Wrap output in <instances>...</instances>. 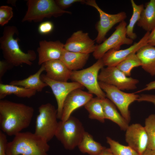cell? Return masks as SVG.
Masks as SVG:
<instances>
[{"label": "cell", "mask_w": 155, "mask_h": 155, "mask_svg": "<svg viewBox=\"0 0 155 155\" xmlns=\"http://www.w3.org/2000/svg\"><path fill=\"white\" fill-rule=\"evenodd\" d=\"M34 113L31 106L7 100H0V127L8 135H15L30 125Z\"/></svg>", "instance_id": "obj_1"}, {"label": "cell", "mask_w": 155, "mask_h": 155, "mask_svg": "<svg viewBox=\"0 0 155 155\" xmlns=\"http://www.w3.org/2000/svg\"><path fill=\"white\" fill-rule=\"evenodd\" d=\"M17 28L13 26H5L2 35L0 38V48L4 59L13 67L23 64L31 66L36 58V55L33 50H29L25 53L21 49L18 43V37L14 38L18 34Z\"/></svg>", "instance_id": "obj_2"}, {"label": "cell", "mask_w": 155, "mask_h": 155, "mask_svg": "<svg viewBox=\"0 0 155 155\" xmlns=\"http://www.w3.org/2000/svg\"><path fill=\"white\" fill-rule=\"evenodd\" d=\"M48 143L34 133L20 132L8 142L6 155H48Z\"/></svg>", "instance_id": "obj_3"}, {"label": "cell", "mask_w": 155, "mask_h": 155, "mask_svg": "<svg viewBox=\"0 0 155 155\" xmlns=\"http://www.w3.org/2000/svg\"><path fill=\"white\" fill-rule=\"evenodd\" d=\"M27 11L22 22H41L45 18L58 17L70 11L59 8L53 0H28Z\"/></svg>", "instance_id": "obj_4"}, {"label": "cell", "mask_w": 155, "mask_h": 155, "mask_svg": "<svg viewBox=\"0 0 155 155\" xmlns=\"http://www.w3.org/2000/svg\"><path fill=\"white\" fill-rule=\"evenodd\" d=\"M34 133L48 142L54 136L58 127L57 111L51 104H43L38 108Z\"/></svg>", "instance_id": "obj_5"}, {"label": "cell", "mask_w": 155, "mask_h": 155, "mask_svg": "<svg viewBox=\"0 0 155 155\" xmlns=\"http://www.w3.org/2000/svg\"><path fill=\"white\" fill-rule=\"evenodd\" d=\"M85 131L80 120L71 116L65 121L59 122L55 136L66 149L71 150L78 146Z\"/></svg>", "instance_id": "obj_6"}, {"label": "cell", "mask_w": 155, "mask_h": 155, "mask_svg": "<svg viewBox=\"0 0 155 155\" xmlns=\"http://www.w3.org/2000/svg\"><path fill=\"white\" fill-rule=\"evenodd\" d=\"M104 66L102 58L98 59L88 68L72 71L70 79L81 84L89 93L95 94L98 98H105L106 94L100 87L98 81L99 72Z\"/></svg>", "instance_id": "obj_7"}, {"label": "cell", "mask_w": 155, "mask_h": 155, "mask_svg": "<svg viewBox=\"0 0 155 155\" xmlns=\"http://www.w3.org/2000/svg\"><path fill=\"white\" fill-rule=\"evenodd\" d=\"M99 84L106 97L117 107L121 114L129 123L131 120L129 106L137 100L140 95L135 93L125 92L114 86L100 81Z\"/></svg>", "instance_id": "obj_8"}, {"label": "cell", "mask_w": 155, "mask_h": 155, "mask_svg": "<svg viewBox=\"0 0 155 155\" xmlns=\"http://www.w3.org/2000/svg\"><path fill=\"white\" fill-rule=\"evenodd\" d=\"M127 24L123 21L115 28V30L108 38L102 43L96 45L93 53L94 57L96 59H101L104 54L111 49L120 50L121 46L124 44L131 45L133 40L127 36Z\"/></svg>", "instance_id": "obj_9"}, {"label": "cell", "mask_w": 155, "mask_h": 155, "mask_svg": "<svg viewBox=\"0 0 155 155\" xmlns=\"http://www.w3.org/2000/svg\"><path fill=\"white\" fill-rule=\"evenodd\" d=\"M85 3L95 8L99 14L100 20L95 26L98 32L95 40L99 44L106 39V34L114 26L124 21L127 17L126 13L124 11L115 14H110L105 12L99 7L94 0L86 1Z\"/></svg>", "instance_id": "obj_10"}, {"label": "cell", "mask_w": 155, "mask_h": 155, "mask_svg": "<svg viewBox=\"0 0 155 155\" xmlns=\"http://www.w3.org/2000/svg\"><path fill=\"white\" fill-rule=\"evenodd\" d=\"M100 70L98 76L99 81L114 86L121 90L137 88L139 80L127 76L116 66L104 67Z\"/></svg>", "instance_id": "obj_11"}, {"label": "cell", "mask_w": 155, "mask_h": 155, "mask_svg": "<svg viewBox=\"0 0 155 155\" xmlns=\"http://www.w3.org/2000/svg\"><path fill=\"white\" fill-rule=\"evenodd\" d=\"M40 78L42 81L50 87L53 92L57 105V117L61 119L63 104L68 95L73 90L81 89L84 86L75 82H61L53 80L43 74L41 75Z\"/></svg>", "instance_id": "obj_12"}, {"label": "cell", "mask_w": 155, "mask_h": 155, "mask_svg": "<svg viewBox=\"0 0 155 155\" xmlns=\"http://www.w3.org/2000/svg\"><path fill=\"white\" fill-rule=\"evenodd\" d=\"M150 32H146L137 42L124 49H111L106 53L102 59L104 66L108 67L116 66L120 63L131 55L136 53L142 47L148 44Z\"/></svg>", "instance_id": "obj_13"}, {"label": "cell", "mask_w": 155, "mask_h": 155, "mask_svg": "<svg viewBox=\"0 0 155 155\" xmlns=\"http://www.w3.org/2000/svg\"><path fill=\"white\" fill-rule=\"evenodd\" d=\"M125 140L128 144L139 155L147 149L148 138L144 127L139 123L129 125L125 131Z\"/></svg>", "instance_id": "obj_14"}, {"label": "cell", "mask_w": 155, "mask_h": 155, "mask_svg": "<svg viewBox=\"0 0 155 155\" xmlns=\"http://www.w3.org/2000/svg\"><path fill=\"white\" fill-rule=\"evenodd\" d=\"M96 46L94 40L88 33L79 30L73 33L67 40L64 49L69 51L90 54L94 51Z\"/></svg>", "instance_id": "obj_15"}, {"label": "cell", "mask_w": 155, "mask_h": 155, "mask_svg": "<svg viewBox=\"0 0 155 155\" xmlns=\"http://www.w3.org/2000/svg\"><path fill=\"white\" fill-rule=\"evenodd\" d=\"M93 97L92 94L82 90H75L67 96L64 102L61 120L66 121L77 109L84 105Z\"/></svg>", "instance_id": "obj_16"}, {"label": "cell", "mask_w": 155, "mask_h": 155, "mask_svg": "<svg viewBox=\"0 0 155 155\" xmlns=\"http://www.w3.org/2000/svg\"><path fill=\"white\" fill-rule=\"evenodd\" d=\"M64 45L59 40L47 41L42 40L37 49L38 55V64L51 61L60 59L64 49Z\"/></svg>", "instance_id": "obj_17"}, {"label": "cell", "mask_w": 155, "mask_h": 155, "mask_svg": "<svg viewBox=\"0 0 155 155\" xmlns=\"http://www.w3.org/2000/svg\"><path fill=\"white\" fill-rule=\"evenodd\" d=\"M46 76L53 80L67 82L70 79L72 71L69 70L60 59L49 61L43 63Z\"/></svg>", "instance_id": "obj_18"}, {"label": "cell", "mask_w": 155, "mask_h": 155, "mask_svg": "<svg viewBox=\"0 0 155 155\" xmlns=\"http://www.w3.org/2000/svg\"><path fill=\"white\" fill-rule=\"evenodd\" d=\"M89 56V54L69 51L64 49L60 60L69 70L75 71L84 66Z\"/></svg>", "instance_id": "obj_19"}, {"label": "cell", "mask_w": 155, "mask_h": 155, "mask_svg": "<svg viewBox=\"0 0 155 155\" xmlns=\"http://www.w3.org/2000/svg\"><path fill=\"white\" fill-rule=\"evenodd\" d=\"M136 54L142 68L151 76L155 75V46L147 44L140 48Z\"/></svg>", "instance_id": "obj_20"}, {"label": "cell", "mask_w": 155, "mask_h": 155, "mask_svg": "<svg viewBox=\"0 0 155 155\" xmlns=\"http://www.w3.org/2000/svg\"><path fill=\"white\" fill-rule=\"evenodd\" d=\"M44 71H45V68L44 65L42 64L35 73L24 79L12 80L9 84L26 88L34 89L38 92H41L45 87L48 86L46 83L42 81L40 78L42 73Z\"/></svg>", "instance_id": "obj_21"}, {"label": "cell", "mask_w": 155, "mask_h": 155, "mask_svg": "<svg viewBox=\"0 0 155 155\" xmlns=\"http://www.w3.org/2000/svg\"><path fill=\"white\" fill-rule=\"evenodd\" d=\"M105 119L110 120L117 124L121 130L125 131L128 127L127 122L118 111L115 104L106 98L101 99Z\"/></svg>", "instance_id": "obj_22"}, {"label": "cell", "mask_w": 155, "mask_h": 155, "mask_svg": "<svg viewBox=\"0 0 155 155\" xmlns=\"http://www.w3.org/2000/svg\"><path fill=\"white\" fill-rule=\"evenodd\" d=\"M137 24L147 32H150L155 27V0L146 3Z\"/></svg>", "instance_id": "obj_23"}, {"label": "cell", "mask_w": 155, "mask_h": 155, "mask_svg": "<svg viewBox=\"0 0 155 155\" xmlns=\"http://www.w3.org/2000/svg\"><path fill=\"white\" fill-rule=\"evenodd\" d=\"M37 92L34 89L26 88L10 84L0 83L1 100L11 94H14L20 98H29L35 95Z\"/></svg>", "instance_id": "obj_24"}, {"label": "cell", "mask_w": 155, "mask_h": 155, "mask_svg": "<svg viewBox=\"0 0 155 155\" xmlns=\"http://www.w3.org/2000/svg\"><path fill=\"white\" fill-rule=\"evenodd\" d=\"M78 146L82 152L90 155H99L106 148L95 141L92 135L86 131Z\"/></svg>", "instance_id": "obj_25"}, {"label": "cell", "mask_w": 155, "mask_h": 155, "mask_svg": "<svg viewBox=\"0 0 155 155\" xmlns=\"http://www.w3.org/2000/svg\"><path fill=\"white\" fill-rule=\"evenodd\" d=\"M84 106L88 113L90 119L96 120L102 123L104 122L105 119L101 99L97 97H93Z\"/></svg>", "instance_id": "obj_26"}, {"label": "cell", "mask_w": 155, "mask_h": 155, "mask_svg": "<svg viewBox=\"0 0 155 155\" xmlns=\"http://www.w3.org/2000/svg\"><path fill=\"white\" fill-rule=\"evenodd\" d=\"M130 2L133 12L129 23L126 27V34L128 38L133 40L137 37L136 34L133 32L134 27L139 21L141 13L144 8L143 4L137 5L133 0H131Z\"/></svg>", "instance_id": "obj_27"}, {"label": "cell", "mask_w": 155, "mask_h": 155, "mask_svg": "<svg viewBox=\"0 0 155 155\" xmlns=\"http://www.w3.org/2000/svg\"><path fill=\"white\" fill-rule=\"evenodd\" d=\"M141 65V63L136 53H134L120 63L116 67L126 75L130 77L132 69Z\"/></svg>", "instance_id": "obj_28"}, {"label": "cell", "mask_w": 155, "mask_h": 155, "mask_svg": "<svg viewBox=\"0 0 155 155\" xmlns=\"http://www.w3.org/2000/svg\"><path fill=\"white\" fill-rule=\"evenodd\" d=\"M106 139L109 148L114 155H139L129 146L123 145L109 137H106Z\"/></svg>", "instance_id": "obj_29"}, {"label": "cell", "mask_w": 155, "mask_h": 155, "mask_svg": "<svg viewBox=\"0 0 155 155\" xmlns=\"http://www.w3.org/2000/svg\"><path fill=\"white\" fill-rule=\"evenodd\" d=\"M144 127L148 138L147 149L155 150V114L150 115L146 119Z\"/></svg>", "instance_id": "obj_30"}, {"label": "cell", "mask_w": 155, "mask_h": 155, "mask_svg": "<svg viewBox=\"0 0 155 155\" xmlns=\"http://www.w3.org/2000/svg\"><path fill=\"white\" fill-rule=\"evenodd\" d=\"M12 7L8 5H2L0 7V25L4 26L13 17Z\"/></svg>", "instance_id": "obj_31"}, {"label": "cell", "mask_w": 155, "mask_h": 155, "mask_svg": "<svg viewBox=\"0 0 155 155\" xmlns=\"http://www.w3.org/2000/svg\"><path fill=\"white\" fill-rule=\"evenodd\" d=\"M53 23L49 21L41 22L38 28V33L42 35H46L51 33L54 29Z\"/></svg>", "instance_id": "obj_32"}, {"label": "cell", "mask_w": 155, "mask_h": 155, "mask_svg": "<svg viewBox=\"0 0 155 155\" xmlns=\"http://www.w3.org/2000/svg\"><path fill=\"white\" fill-rule=\"evenodd\" d=\"M84 0H56L55 2L58 7L62 10L70 7L73 4L76 3L80 2L85 3Z\"/></svg>", "instance_id": "obj_33"}, {"label": "cell", "mask_w": 155, "mask_h": 155, "mask_svg": "<svg viewBox=\"0 0 155 155\" xmlns=\"http://www.w3.org/2000/svg\"><path fill=\"white\" fill-rule=\"evenodd\" d=\"M8 142L6 134L0 131V155H6V150Z\"/></svg>", "instance_id": "obj_34"}, {"label": "cell", "mask_w": 155, "mask_h": 155, "mask_svg": "<svg viewBox=\"0 0 155 155\" xmlns=\"http://www.w3.org/2000/svg\"><path fill=\"white\" fill-rule=\"evenodd\" d=\"M13 67L6 61L4 60L0 61V82L2 83V79L3 76L7 71Z\"/></svg>", "instance_id": "obj_35"}, {"label": "cell", "mask_w": 155, "mask_h": 155, "mask_svg": "<svg viewBox=\"0 0 155 155\" xmlns=\"http://www.w3.org/2000/svg\"><path fill=\"white\" fill-rule=\"evenodd\" d=\"M137 101L146 102L153 104L155 106V94H142L139 95Z\"/></svg>", "instance_id": "obj_36"}, {"label": "cell", "mask_w": 155, "mask_h": 155, "mask_svg": "<svg viewBox=\"0 0 155 155\" xmlns=\"http://www.w3.org/2000/svg\"><path fill=\"white\" fill-rule=\"evenodd\" d=\"M154 89H155V80L150 82L147 84L145 88L137 91L135 93H140L146 91H149Z\"/></svg>", "instance_id": "obj_37"}, {"label": "cell", "mask_w": 155, "mask_h": 155, "mask_svg": "<svg viewBox=\"0 0 155 155\" xmlns=\"http://www.w3.org/2000/svg\"><path fill=\"white\" fill-rule=\"evenodd\" d=\"M148 44L155 46V27L150 33L148 41Z\"/></svg>", "instance_id": "obj_38"}, {"label": "cell", "mask_w": 155, "mask_h": 155, "mask_svg": "<svg viewBox=\"0 0 155 155\" xmlns=\"http://www.w3.org/2000/svg\"><path fill=\"white\" fill-rule=\"evenodd\" d=\"M99 155H114L110 148H105Z\"/></svg>", "instance_id": "obj_39"}, {"label": "cell", "mask_w": 155, "mask_h": 155, "mask_svg": "<svg viewBox=\"0 0 155 155\" xmlns=\"http://www.w3.org/2000/svg\"><path fill=\"white\" fill-rule=\"evenodd\" d=\"M142 155H155V150L147 149Z\"/></svg>", "instance_id": "obj_40"}]
</instances>
